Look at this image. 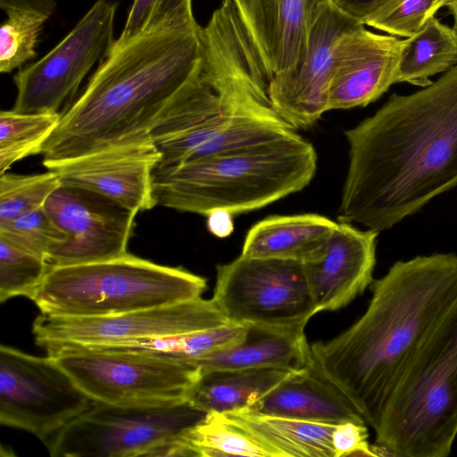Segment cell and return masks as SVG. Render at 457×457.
<instances>
[{
  "label": "cell",
  "mask_w": 457,
  "mask_h": 457,
  "mask_svg": "<svg viewBox=\"0 0 457 457\" xmlns=\"http://www.w3.org/2000/svg\"><path fill=\"white\" fill-rule=\"evenodd\" d=\"M338 221L380 232L457 186V65L345 131Z\"/></svg>",
  "instance_id": "6da1fadb"
},
{
  "label": "cell",
  "mask_w": 457,
  "mask_h": 457,
  "mask_svg": "<svg viewBox=\"0 0 457 457\" xmlns=\"http://www.w3.org/2000/svg\"><path fill=\"white\" fill-rule=\"evenodd\" d=\"M371 290L366 311L352 326L311 350L314 370L375 429L403 370L457 301V255L398 261Z\"/></svg>",
  "instance_id": "7a4b0ae2"
},
{
  "label": "cell",
  "mask_w": 457,
  "mask_h": 457,
  "mask_svg": "<svg viewBox=\"0 0 457 457\" xmlns=\"http://www.w3.org/2000/svg\"><path fill=\"white\" fill-rule=\"evenodd\" d=\"M202 58L197 23L143 30L123 44L113 42L83 92L61 114L41 154L44 166L149 137Z\"/></svg>",
  "instance_id": "3957f363"
},
{
  "label": "cell",
  "mask_w": 457,
  "mask_h": 457,
  "mask_svg": "<svg viewBox=\"0 0 457 457\" xmlns=\"http://www.w3.org/2000/svg\"><path fill=\"white\" fill-rule=\"evenodd\" d=\"M317 154L295 132L173 168L155 167V206L229 215L253 212L303 190L317 170Z\"/></svg>",
  "instance_id": "277c9868"
},
{
  "label": "cell",
  "mask_w": 457,
  "mask_h": 457,
  "mask_svg": "<svg viewBox=\"0 0 457 457\" xmlns=\"http://www.w3.org/2000/svg\"><path fill=\"white\" fill-rule=\"evenodd\" d=\"M374 431L386 455L450 454L457 436V301L403 370Z\"/></svg>",
  "instance_id": "5b68a950"
},
{
  "label": "cell",
  "mask_w": 457,
  "mask_h": 457,
  "mask_svg": "<svg viewBox=\"0 0 457 457\" xmlns=\"http://www.w3.org/2000/svg\"><path fill=\"white\" fill-rule=\"evenodd\" d=\"M206 279L128 253L110 260L50 267L31 300L40 312L101 317L202 297Z\"/></svg>",
  "instance_id": "8992f818"
},
{
  "label": "cell",
  "mask_w": 457,
  "mask_h": 457,
  "mask_svg": "<svg viewBox=\"0 0 457 457\" xmlns=\"http://www.w3.org/2000/svg\"><path fill=\"white\" fill-rule=\"evenodd\" d=\"M205 415L188 401L159 405L93 401L46 447L52 457L160 456Z\"/></svg>",
  "instance_id": "52a82bcc"
},
{
  "label": "cell",
  "mask_w": 457,
  "mask_h": 457,
  "mask_svg": "<svg viewBox=\"0 0 457 457\" xmlns=\"http://www.w3.org/2000/svg\"><path fill=\"white\" fill-rule=\"evenodd\" d=\"M46 352L93 401L111 404L183 403L201 375L191 361L152 354L70 346Z\"/></svg>",
  "instance_id": "ba28073f"
},
{
  "label": "cell",
  "mask_w": 457,
  "mask_h": 457,
  "mask_svg": "<svg viewBox=\"0 0 457 457\" xmlns=\"http://www.w3.org/2000/svg\"><path fill=\"white\" fill-rule=\"evenodd\" d=\"M212 300L232 323L304 329L318 313L303 263L240 254L216 268Z\"/></svg>",
  "instance_id": "9c48e42d"
},
{
  "label": "cell",
  "mask_w": 457,
  "mask_h": 457,
  "mask_svg": "<svg viewBox=\"0 0 457 457\" xmlns=\"http://www.w3.org/2000/svg\"><path fill=\"white\" fill-rule=\"evenodd\" d=\"M92 403L54 358L0 346L1 425L29 432L46 446Z\"/></svg>",
  "instance_id": "30bf717a"
},
{
  "label": "cell",
  "mask_w": 457,
  "mask_h": 457,
  "mask_svg": "<svg viewBox=\"0 0 457 457\" xmlns=\"http://www.w3.org/2000/svg\"><path fill=\"white\" fill-rule=\"evenodd\" d=\"M117 4L96 0L75 27L36 62L20 70L13 80L20 112H58L78 90L93 66L113 42Z\"/></svg>",
  "instance_id": "8fae6325"
},
{
  "label": "cell",
  "mask_w": 457,
  "mask_h": 457,
  "mask_svg": "<svg viewBox=\"0 0 457 457\" xmlns=\"http://www.w3.org/2000/svg\"><path fill=\"white\" fill-rule=\"evenodd\" d=\"M230 323L214 301L199 297L161 307L101 317H66L40 312L32 326L36 344L58 346L114 345L185 334Z\"/></svg>",
  "instance_id": "7c38bea8"
},
{
  "label": "cell",
  "mask_w": 457,
  "mask_h": 457,
  "mask_svg": "<svg viewBox=\"0 0 457 457\" xmlns=\"http://www.w3.org/2000/svg\"><path fill=\"white\" fill-rule=\"evenodd\" d=\"M44 208L65 234L64 241L52 246L46 255L50 267L101 262L128 253L137 212L96 192L62 184Z\"/></svg>",
  "instance_id": "4fadbf2b"
},
{
  "label": "cell",
  "mask_w": 457,
  "mask_h": 457,
  "mask_svg": "<svg viewBox=\"0 0 457 457\" xmlns=\"http://www.w3.org/2000/svg\"><path fill=\"white\" fill-rule=\"evenodd\" d=\"M359 23L331 0L323 3L309 28L302 61L292 71L269 82L266 95L271 108L295 130L312 127L328 112L337 44Z\"/></svg>",
  "instance_id": "5bb4252c"
},
{
  "label": "cell",
  "mask_w": 457,
  "mask_h": 457,
  "mask_svg": "<svg viewBox=\"0 0 457 457\" xmlns=\"http://www.w3.org/2000/svg\"><path fill=\"white\" fill-rule=\"evenodd\" d=\"M160 154L150 137L118 144L46 167L62 185L86 188L137 212L155 206L153 171Z\"/></svg>",
  "instance_id": "9a60e30c"
},
{
  "label": "cell",
  "mask_w": 457,
  "mask_h": 457,
  "mask_svg": "<svg viewBox=\"0 0 457 457\" xmlns=\"http://www.w3.org/2000/svg\"><path fill=\"white\" fill-rule=\"evenodd\" d=\"M327 1L330 0H228L266 88L274 77L302 61L309 28Z\"/></svg>",
  "instance_id": "2e32d148"
},
{
  "label": "cell",
  "mask_w": 457,
  "mask_h": 457,
  "mask_svg": "<svg viewBox=\"0 0 457 457\" xmlns=\"http://www.w3.org/2000/svg\"><path fill=\"white\" fill-rule=\"evenodd\" d=\"M402 40L359 23L339 40L328 94V111L366 106L395 83Z\"/></svg>",
  "instance_id": "e0dca14e"
},
{
  "label": "cell",
  "mask_w": 457,
  "mask_h": 457,
  "mask_svg": "<svg viewBox=\"0 0 457 457\" xmlns=\"http://www.w3.org/2000/svg\"><path fill=\"white\" fill-rule=\"evenodd\" d=\"M378 233L337 221L323 254L303 263L318 312L345 307L372 284Z\"/></svg>",
  "instance_id": "ac0fdd59"
},
{
  "label": "cell",
  "mask_w": 457,
  "mask_h": 457,
  "mask_svg": "<svg viewBox=\"0 0 457 457\" xmlns=\"http://www.w3.org/2000/svg\"><path fill=\"white\" fill-rule=\"evenodd\" d=\"M247 409L316 423H366L344 394L313 366L290 374Z\"/></svg>",
  "instance_id": "d6986e66"
},
{
  "label": "cell",
  "mask_w": 457,
  "mask_h": 457,
  "mask_svg": "<svg viewBox=\"0 0 457 457\" xmlns=\"http://www.w3.org/2000/svg\"><path fill=\"white\" fill-rule=\"evenodd\" d=\"M202 371L274 369L292 373L310 370L313 359L304 329L248 326L245 339L228 349L191 361Z\"/></svg>",
  "instance_id": "ffe728a7"
},
{
  "label": "cell",
  "mask_w": 457,
  "mask_h": 457,
  "mask_svg": "<svg viewBox=\"0 0 457 457\" xmlns=\"http://www.w3.org/2000/svg\"><path fill=\"white\" fill-rule=\"evenodd\" d=\"M337 226L317 213L268 216L247 231L241 254L310 262L323 254Z\"/></svg>",
  "instance_id": "44dd1931"
},
{
  "label": "cell",
  "mask_w": 457,
  "mask_h": 457,
  "mask_svg": "<svg viewBox=\"0 0 457 457\" xmlns=\"http://www.w3.org/2000/svg\"><path fill=\"white\" fill-rule=\"evenodd\" d=\"M224 414L270 448L277 457H335L331 436L336 425L264 414L247 408Z\"/></svg>",
  "instance_id": "7402d4cb"
},
{
  "label": "cell",
  "mask_w": 457,
  "mask_h": 457,
  "mask_svg": "<svg viewBox=\"0 0 457 457\" xmlns=\"http://www.w3.org/2000/svg\"><path fill=\"white\" fill-rule=\"evenodd\" d=\"M290 374L274 369L201 370L187 401L206 413L248 408Z\"/></svg>",
  "instance_id": "603a6c76"
},
{
  "label": "cell",
  "mask_w": 457,
  "mask_h": 457,
  "mask_svg": "<svg viewBox=\"0 0 457 457\" xmlns=\"http://www.w3.org/2000/svg\"><path fill=\"white\" fill-rule=\"evenodd\" d=\"M456 65L457 31L435 16L416 34L402 40L395 83L424 87L432 82L429 77Z\"/></svg>",
  "instance_id": "cb8c5ba5"
},
{
  "label": "cell",
  "mask_w": 457,
  "mask_h": 457,
  "mask_svg": "<svg viewBox=\"0 0 457 457\" xmlns=\"http://www.w3.org/2000/svg\"><path fill=\"white\" fill-rule=\"evenodd\" d=\"M187 456L277 457L276 453L224 413L208 412L183 436Z\"/></svg>",
  "instance_id": "d4e9b609"
},
{
  "label": "cell",
  "mask_w": 457,
  "mask_h": 457,
  "mask_svg": "<svg viewBox=\"0 0 457 457\" xmlns=\"http://www.w3.org/2000/svg\"><path fill=\"white\" fill-rule=\"evenodd\" d=\"M60 118L59 112L1 111L0 174L29 155L42 154Z\"/></svg>",
  "instance_id": "484cf974"
},
{
  "label": "cell",
  "mask_w": 457,
  "mask_h": 457,
  "mask_svg": "<svg viewBox=\"0 0 457 457\" xmlns=\"http://www.w3.org/2000/svg\"><path fill=\"white\" fill-rule=\"evenodd\" d=\"M60 186L59 176L51 170L32 175L0 174V222L43 207Z\"/></svg>",
  "instance_id": "4316f807"
},
{
  "label": "cell",
  "mask_w": 457,
  "mask_h": 457,
  "mask_svg": "<svg viewBox=\"0 0 457 457\" xmlns=\"http://www.w3.org/2000/svg\"><path fill=\"white\" fill-rule=\"evenodd\" d=\"M50 265L44 258L0 237V301L15 296L31 300Z\"/></svg>",
  "instance_id": "83f0119b"
},
{
  "label": "cell",
  "mask_w": 457,
  "mask_h": 457,
  "mask_svg": "<svg viewBox=\"0 0 457 457\" xmlns=\"http://www.w3.org/2000/svg\"><path fill=\"white\" fill-rule=\"evenodd\" d=\"M0 29V71L9 73L37 55L36 46L46 17L27 12H6Z\"/></svg>",
  "instance_id": "f1b7e54d"
},
{
  "label": "cell",
  "mask_w": 457,
  "mask_h": 457,
  "mask_svg": "<svg viewBox=\"0 0 457 457\" xmlns=\"http://www.w3.org/2000/svg\"><path fill=\"white\" fill-rule=\"evenodd\" d=\"M448 1L392 0L361 23L387 35L409 37L420 31Z\"/></svg>",
  "instance_id": "f546056e"
},
{
  "label": "cell",
  "mask_w": 457,
  "mask_h": 457,
  "mask_svg": "<svg viewBox=\"0 0 457 457\" xmlns=\"http://www.w3.org/2000/svg\"><path fill=\"white\" fill-rule=\"evenodd\" d=\"M0 237L46 260L50 248L64 241L65 234L43 206L0 222Z\"/></svg>",
  "instance_id": "4dcf8cb0"
},
{
  "label": "cell",
  "mask_w": 457,
  "mask_h": 457,
  "mask_svg": "<svg viewBox=\"0 0 457 457\" xmlns=\"http://www.w3.org/2000/svg\"><path fill=\"white\" fill-rule=\"evenodd\" d=\"M366 423L353 421L337 424L331 436L335 457L385 455L378 445H370Z\"/></svg>",
  "instance_id": "1f68e13d"
},
{
  "label": "cell",
  "mask_w": 457,
  "mask_h": 457,
  "mask_svg": "<svg viewBox=\"0 0 457 457\" xmlns=\"http://www.w3.org/2000/svg\"><path fill=\"white\" fill-rule=\"evenodd\" d=\"M195 23L192 0H155L144 30L186 27Z\"/></svg>",
  "instance_id": "d6a6232c"
},
{
  "label": "cell",
  "mask_w": 457,
  "mask_h": 457,
  "mask_svg": "<svg viewBox=\"0 0 457 457\" xmlns=\"http://www.w3.org/2000/svg\"><path fill=\"white\" fill-rule=\"evenodd\" d=\"M155 0H134L120 36L115 44H123L140 34L147 22Z\"/></svg>",
  "instance_id": "836d02e7"
},
{
  "label": "cell",
  "mask_w": 457,
  "mask_h": 457,
  "mask_svg": "<svg viewBox=\"0 0 457 457\" xmlns=\"http://www.w3.org/2000/svg\"><path fill=\"white\" fill-rule=\"evenodd\" d=\"M340 10L361 23L392 0H331Z\"/></svg>",
  "instance_id": "e575fe53"
},
{
  "label": "cell",
  "mask_w": 457,
  "mask_h": 457,
  "mask_svg": "<svg viewBox=\"0 0 457 457\" xmlns=\"http://www.w3.org/2000/svg\"><path fill=\"white\" fill-rule=\"evenodd\" d=\"M0 7L5 12H27L48 19L54 12L56 3L54 0H0Z\"/></svg>",
  "instance_id": "d590c367"
},
{
  "label": "cell",
  "mask_w": 457,
  "mask_h": 457,
  "mask_svg": "<svg viewBox=\"0 0 457 457\" xmlns=\"http://www.w3.org/2000/svg\"><path fill=\"white\" fill-rule=\"evenodd\" d=\"M446 7L450 14L453 18V28L457 31V0H449Z\"/></svg>",
  "instance_id": "8d00e7d4"
}]
</instances>
